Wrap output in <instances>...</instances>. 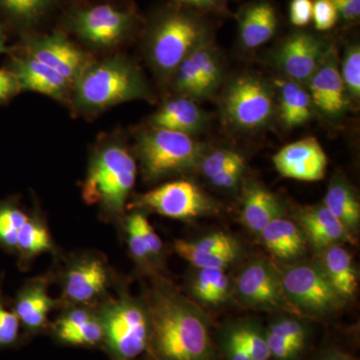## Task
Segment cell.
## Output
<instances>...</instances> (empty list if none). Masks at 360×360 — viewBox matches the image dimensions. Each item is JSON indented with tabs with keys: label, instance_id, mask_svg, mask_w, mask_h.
I'll return each instance as SVG.
<instances>
[{
	"label": "cell",
	"instance_id": "6da1fadb",
	"mask_svg": "<svg viewBox=\"0 0 360 360\" xmlns=\"http://www.w3.org/2000/svg\"><path fill=\"white\" fill-rule=\"evenodd\" d=\"M150 315L148 352L155 360H215L207 315L169 281L153 277L144 296Z\"/></svg>",
	"mask_w": 360,
	"mask_h": 360
},
{
	"label": "cell",
	"instance_id": "7a4b0ae2",
	"mask_svg": "<svg viewBox=\"0 0 360 360\" xmlns=\"http://www.w3.org/2000/svg\"><path fill=\"white\" fill-rule=\"evenodd\" d=\"M134 158L120 144L103 146L90 160L82 198L90 205H97L108 220L120 219L136 180Z\"/></svg>",
	"mask_w": 360,
	"mask_h": 360
},
{
	"label": "cell",
	"instance_id": "3957f363",
	"mask_svg": "<svg viewBox=\"0 0 360 360\" xmlns=\"http://www.w3.org/2000/svg\"><path fill=\"white\" fill-rule=\"evenodd\" d=\"M97 307L103 326L101 347L111 360H134L148 352L150 315L144 297L120 292Z\"/></svg>",
	"mask_w": 360,
	"mask_h": 360
},
{
	"label": "cell",
	"instance_id": "277c9868",
	"mask_svg": "<svg viewBox=\"0 0 360 360\" xmlns=\"http://www.w3.org/2000/svg\"><path fill=\"white\" fill-rule=\"evenodd\" d=\"M75 84L78 105L89 110H104L146 96L139 71L120 58L87 66Z\"/></svg>",
	"mask_w": 360,
	"mask_h": 360
},
{
	"label": "cell",
	"instance_id": "5b68a950",
	"mask_svg": "<svg viewBox=\"0 0 360 360\" xmlns=\"http://www.w3.org/2000/svg\"><path fill=\"white\" fill-rule=\"evenodd\" d=\"M137 151L148 180L188 172L202 160L201 146L189 134L167 129H153L142 134Z\"/></svg>",
	"mask_w": 360,
	"mask_h": 360
},
{
	"label": "cell",
	"instance_id": "8992f818",
	"mask_svg": "<svg viewBox=\"0 0 360 360\" xmlns=\"http://www.w3.org/2000/svg\"><path fill=\"white\" fill-rule=\"evenodd\" d=\"M63 307H97L110 296L115 276L106 257L85 252L70 258L61 274Z\"/></svg>",
	"mask_w": 360,
	"mask_h": 360
},
{
	"label": "cell",
	"instance_id": "52a82bcc",
	"mask_svg": "<svg viewBox=\"0 0 360 360\" xmlns=\"http://www.w3.org/2000/svg\"><path fill=\"white\" fill-rule=\"evenodd\" d=\"M281 278L284 295L293 311L326 315L340 309L345 302L319 264L295 265L286 269Z\"/></svg>",
	"mask_w": 360,
	"mask_h": 360
},
{
	"label": "cell",
	"instance_id": "ba28073f",
	"mask_svg": "<svg viewBox=\"0 0 360 360\" xmlns=\"http://www.w3.org/2000/svg\"><path fill=\"white\" fill-rule=\"evenodd\" d=\"M205 28L200 21L184 13H172L158 21L151 40V56L161 71L172 72L201 44Z\"/></svg>",
	"mask_w": 360,
	"mask_h": 360
},
{
	"label": "cell",
	"instance_id": "9c48e42d",
	"mask_svg": "<svg viewBox=\"0 0 360 360\" xmlns=\"http://www.w3.org/2000/svg\"><path fill=\"white\" fill-rule=\"evenodd\" d=\"M135 205L179 220L196 219L217 210L210 196L187 180H176L156 187L139 196Z\"/></svg>",
	"mask_w": 360,
	"mask_h": 360
},
{
	"label": "cell",
	"instance_id": "30bf717a",
	"mask_svg": "<svg viewBox=\"0 0 360 360\" xmlns=\"http://www.w3.org/2000/svg\"><path fill=\"white\" fill-rule=\"evenodd\" d=\"M272 97L266 86L252 77H243L231 85L225 98V111L243 129L262 127L272 113Z\"/></svg>",
	"mask_w": 360,
	"mask_h": 360
},
{
	"label": "cell",
	"instance_id": "8fae6325",
	"mask_svg": "<svg viewBox=\"0 0 360 360\" xmlns=\"http://www.w3.org/2000/svg\"><path fill=\"white\" fill-rule=\"evenodd\" d=\"M236 292L241 302L255 309H292L284 295L281 276L262 260L251 262L240 272Z\"/></svg>",
	"mask_w": 360,
	"mask_h": 360
},
{
	"label": "cell",
	"instance_id": "7c38bea8",
	"mask_svg": "<svg viewBox=\"0 0 360 360\" xmlns=\"http://www.w3.org/2000/svg\"><path fill=\"white\" fill-rule=\"evenodd\" d=\"M97 307L73 305L63 307V311L58 319L49 324L52 338L66 347H103V326Z\"/></svg>",
	"mask_w": 360,
	"mask_h": 360
},
{
	"label": "cell",
	"instance_id": "4fadbf2b",
	"mask_svg": "<svg viewBox=\"0 0 360 360\" xmlns=\"http://www.w3.org/2000/svg\"><path fill=\"white\" fill-rule=\"evenodd\" d=\"M131 15L108 4L78 11L73 20L75 30L89 44L110 46L125 37L131 25Z\"/></svg>",
	"mask_w": 360,
	"mask_h": 360
},
{
	"label": "cell",
	"instance_id": "5bb4252c",
	"mask_svg": "<svg viewBox=\"0 0 360 360\" xmlns=\"http://www.w3.org/2000/svg\"><path fill=\"white\" fill-rule=\"evenodd\" d=\"M274 167L283 177L317 181L323 179L328 156L314 137H307L281 148L274 156Z\"/></svg>",
	"mask_w": 360,
	"mask_h": 360
},
{
	"label": "cell",
	"instance_id": "9a60e30c",
	"mask_svg": "<svg viewBox=\"0 0 360 360\" xmlns=\"http://www.w3.org/2000/svg\"><path fill=\"white\" fill-rule=\"evenodd\" d=\"M51 281L49 276L35 277L25 283L16 297L14 311L30 335H37L49 328V314L63 307L60 300H54L49 295Z\"/></svg>",
	"mask_w": 360,
	"mask_h": 360
},
{
	"label": "cell",
	"instance_id": "2e32d148",
	"mask_svg": "<svg viewBox=\"0 0 360 360\" xmlns=\"http://www.w3.org/2000/svg\"><path fill=\"white\" fill-rule=\"evenodd\" d=\"M175 252L196 269H221L231 264L239 255V245L229 234L217 232L198 240L179 239Z\"/></svg>",
	"mask_w": 360,
	"mask_h": 360
},
{
	"label": "cell",
	"instance_id": "e0dca14e",
	"mask_svg": "<svg viewBox=\"0 0 360 360\" xmlns=\"http://www.w3.org/2000/svg\"><path fill=\"white\" fill-rule=\"evenodd\" d=\"M30 53V58L56 70L73 84L89 66L84 52L58 33L34 40Z\"/></svg>",
	"mask_w": 360,
	"mask_h": 360
},
{
	"label": "cell",
	"instance_id": "ac0fdd59",
	"mask_svg": "<svg viewBox=\"0 0 360 360\" xmlns=\"http://www.w3.org/2000/svg\"><path fill=\"white\" fill-rule=\"evenodd\" d=\"M326 53L323 44L317 37L309 33H296L281 46L278 63L288 77L305 82L314 75Z\"/></svg>",
	"mask_w": 360,
	"mask_h": 360
},
{
	"label": "cell",
	"instance_id": "d6986e66",
	"mask_svg": "<svg viewBox=\"0 0 360 360\" xmlns=\"http://www.w3.org/2000/svg\"><path fill=\"white\" fill-rule=\"evenodd\" d=\"M312 103L328 115H338L347 105L345 86L341 77L335 51H328L326 58L310 78Z\"/></svg>",
	"mask_w": 360,
	"mask_h": 360
},
{
	"label": "cell",
	"instance_id": "ffe728a7",
	"mask_svg": "<svg viewBox=\"0 0 360 360\" xmlns=\"http://www.w3.org/2000/svg\"><path fill=\"white\" fill-rule=\"evenodd\" d=\"M296 219L307 240L317 250L354 240V236L324 205L300 210Z\"/></svg>",
	"mask_w": 360,
	"mask_h": 360
},
{
	"label": "cell",
	"instance_id": "44dd1931",
	"mask_svg": "<svg viewBox=\"0 0 360 360\" xmlns=\"http://www.w3.org/2000/svg\"><path fill=\"white\" fill-rule=\"evenodd\" d=\"M14 75L18 78L20 89L39 92L56 99L63 98L71 84L56 70L30 56L16 63Z\"/></svg>",
	"mask_w": 360,
	"mask_h": 360
},
{
	"label": "cell",
	"instance_id": "7402d4cb",
	"mask_svg": "<svg viewBox=\"0 0 360 360\" xmlns=\"http://www.w3.org/2000/svg\"><path fill=\"white\" fill-rule=\"evenodd\" d=\"M259 233L267 250L281 259H295L307 250V238L300 227L281 217L269 222Z\"/></svg>",
	"mask_w": 360,
	"mask_h": 360
},
{
	"label": "cell",
	"instance_id": "603a6c76",
	"mask_svg": "<svg viewBox=\"0 0 360 360\" xmlns=\"http://www.w3.org/2000/svg\"><path fill=\"white\" fill-rule=\"evenodd\" d=\"M277 28L274 7L267 1H257L246 7L239 25V35L246 49H257L274 37Z\"/></svg>",
	"mask_w": 360,
	"mask_h": 360
},
{
	"label": "cell",
	"instance_id": "cb8c5ba5",
	"mask_svg": "<svg viewBox=\"0 0 360 360\" xmlns=\"http://www.w3.org/2000/svg\"><path fill=\"white\" fill-rule=\"evenodd\" d=\"M321 267L338 295L347 300L357 290L356 270L347 250L336 245L322 250Z\"/></svg>",
	"mask_w": 360,
	"mask_h": 360
},
{
	"label": "cell",
	"instance_id": "d4e9b609",
	"mask_svg": "<svg viewBox=\"0 0 360 360\" xmlns=\"http://www.w3.org/2000/svg\"><path fill=\"white\" fill-rule=\"evenodd\" d=\"M153 129L172 130L189 134L195 131L203 122L202 111L188 98L168 101L153 115Z\"/></svg>",
	"mask_w": 360,
	"mask_h": 360
},
{
	"label": "cell",
	"instance_id": "484cf974",
	"mask_svg": "<svg viewBox=\"0 0 360 360\" xmlns=\"http://www.w3.org/2000/svg\"><path fill=\"white\" fill-rule=\"evenodd\" d=\"M283 208L276 196L260 186L246 191L241 210V220L250 231L259 233L272 220L281 217Z\"/></svg>",
	"mask_w": 360,
	"mask_h": 360
},
{
	"label": "cell",
	"instance_id": "4316f807",
	"mask_svg": "<svg viewBox=\"0 0 360 360\" xmlns=\"http://www.w3.org/2000/svg\"><path fill=\"white\" fill-rule=\"evenodd\" d=\"M324 205L336 219L340 220L341 224L352 236L359 231V201L357 200L354 191L350 188L347 182L341 179H335L331 181L328 193L324 198Z\"/></svg>",
	"mask_w": 360,
	"mask_h": 360
},
{
	"label": "cell",
	"instance_id": "83f0119b",
	"mask_svg": "<svg viewBox=\"0 0 360 360\" xmlns=\"http://www.w3.org/2000/svg\"><path fill=\"white\" fill-rule=\"evenodd\" d=\"M281 120L288 127L302 125L311 117L312 101L300 85L293 82H279Z\"/></svg>",
	"mask_w": 360,
	"mask_h": 360
},
{
	"label": "cell",
	"instance_id": "f1b7e54d",
	"mask_svg": "<svg viewBox=\"0 0 360 360\" xmlns=\"http://www.w3.org/2000/svg\"><path fill=\"white\" fill-rule=\"evenodd\" d=\"M16 250L28 262L45 252H53V240L46 225L39 217H30L18 232Z\"/></svg>",
	"mask_w": 360,
	"mask_h": 360
},
{
	"label": "cell",
	"instance_id": "f546056e",
	"mask_svg": "<svg viewBox=\"0 0 360 360\" xmlns=\"http://www.w3.org/2000/svg\"><path fill=\"white\" fill-rule=\"evenodd\" d=\"M229 277L221 269H200L191 283V292L196 300L208 304H219L229 295Z\"/></svg>",
	"mask_w": 360,
	"mask_h": 360
},
{
	"label": "cell",
	"instance_id": "4dcf8cb0",
	"mask_svg": "<svg viewBox=\"0 0 360 360\" xmlns=\"http://www.w3.org/2000/svg\"><path fill=\"white\" fill-rule=\"evenodd\" d=\"M245 348L252 360H269L270 354L267 345L265 330L255 322H240L226 328Z\"/></svg>",
	"mask_w": 360,
	"mask_h": 360
},
{
	"label": "cell",
	"instance_id": "1f68e13d",
	"mask_svg": "<svg viewBox=\"0 0 360 360\" xmlns=\"http://www.w3.org/2000/svg\"><path fill=\"white\" fill-rule=\"evenodd\" d=\"M195 61L200 75L201 96L212 91L220 79V68L219 60L212 49L198 45L191 52Z\"/></svg>",
	"mask_w": 360,
	"mask_h": 360
},
{
	"label": "cell",
	"instance_id": "d6a6232c",
	"mask_svg": "<svg viewBox=\"0 0 360 360\" xmlns=\"http://www.w3.org/2000/svg\"><path fill=\"white\" fill-rule=\"evenodd\" d=\"M267 330L283 338L300 355H302L309 340V326L295 317L276 319L270 323Z\"/></svg>",
	"mask_w": 360,
	"mask_h": 360
},
{
	"label": "cell",
	"instance_id": "836d02e7",
	"mask_svg": "<svg viewBox=\"0 0 360 360\" xmlns=\"http://www.w3.org/2000/svg\"><path fill=\"white\" fill-rule=\"evenodd\" d=\"M30 217L13 205L0 206V245L16 250L18 232Z\"/></svg>",
	"mask_w": 360,
	"mask_h": 360
},
{
	"label": "cell",
	"instance_id": "e575fe53",
	"mask_svg": "<svg viewBox=\"0 0 360 360\" xmlns=\"http://www.w3.org/2000/svg\"><path fill=\"white\" fill-rule=\"evenodd\" d=\"M124 231L130 255L139 266L150 269L153 264L132 213L125 219Z\"/></svg>",
	"mask_w": 360,
	"mask_h": 360
},
{
	"label": "cell",
	"instance_id": "d590c367",
	"mask_svg": "<svg viewBox=\"0 0 360 360\" xmlns=\"http://www.w3.org/2000/svg\"><path fill=\"white\" fill-rule=\"evenodd\" d=\"M53 0H0V6L21 20H33L51 6Z\"/></svg>",
	"mask_w": 360,
	"mask_h": 360
},
{
	"label": "cell",
	"instance_id": "8d00e7d4",
	"mask_svg": "<svg viewBox=\"0 0 360 360\" xmlns=\"http://www.w3.org/2000/svg\"><path fill=\"white\" fill-rule=\"evenodd\" d=\"M241 161H245V158L236 151L220 149V150L214 151L212 155L202 158L200 167L202 174L210 179L224 172L226 168L236 165V163L241 162Z\"/></svg>",
	"mask_w": 360,
	"mask_h": 360
},
{
	"label": "cell",
	"instance_id": "74e56055",
	"mask_svg": "<svg viewBox=\"0 0 360 360\" xmlns=\"http://www.w3.org/2000/svg\"><path fill=\"white\" fill-rule=\"evenodd\" d=\"M342 77L345 89L354 97H359L360 94V49L359 45L348 49L343 60Z\"/></svg>",
	"mask_w": 360,
	"mask_h": 360
},
{
	"label": "cell",
	"instance_id": "f35d334b",
	"mask_svg": "<svg viewBox=\"0 0 360 360\" xmlns=\"http://www.w3.org/2000/svg\"><path fill=\"white\" fill-rule=\"evenodd\" d=\"M20 326L15 311L7 309L0 300V347H11L18 341Z\"/></svg>",
	"mask_w": 360,
	"mask_h": 360
},
{
	"label": "cell",
	"instance_id": "ab89813d",
	"mask_svg": "<svg viewBox=\"0 0 360 360\" xmlns=\"http://www.w3.org/2000/svg\"><path fill=\"white\" fill-rule=\"evenodd\" d=\"M132 214H134L137 227H139V232H141L146 248H148L151 262H153V264H155L156 260L160 259L161 252H162L163 248L161 239L158 234L156 233L153 225L150 224L148 219L141 212H132Z\"/></svg>",
	"mask_w": 360,
	"mask_h": 360
},
{
	"label": "cell",
	"instance_id": "60d3db41",
	"mask_svg": "<svg viewBox=\"0 0 360 360\" xmlns=\"http://www.w3.org/2000/svg\"><path fill=\"white\" fill-rule=\"evenodd\" d=\"M338 9L330 0H315L312 9V21L315 28L321 32L331 30L338 22Z\"/></svg>",
	"mask_w": 360,
	"mask_h": 360
},
{
	"label": "cell",
	"instance_id": "b9f144b4",
	"mask_svg": "<svg viewBox=\"0 0 360 360\" xmlns=\"http://www.w3.org/2000/svg\"><path fill=\"white\" fill-rule=\"evenodd\" d=\"M312 0H291L290 6V22L297 27L309 25L312 20Z\"/></svg>",
	"mask_w": 360,
	"mask_h": 360
},
{
	"label": "cell",
	"instance_id": "7bdbcfd3",
	"mask_svg": "<svg viewBox=\"0 0 360 360\" xmlns=\"http://www.w3.org/2000/svg\"><path fill=\"white\" fill-rule=\"evenodd\" d=\"M221 350L226 360H252L245 348L226 329L221 338Z\"/></svg>",
	"mask_w": 360,
	"mask_h": 360
},
{
	"label": "cell",
	"instance_id": "ee69618b",
	"mask_svg": "<svg viewBox=\"0 0 360 360\" xmlns=\"http://www.w3.org/2000/svg\"><path fill=\"white\" fill-rule=\"evenodd\" d=\"M245 169V160L231 165L224 172L212 177L210 180L213 186L221 187V188H231L238 184Z\"/></svg>",
	"mask_w": 360,
	"mask_h": 360
},
{
	"label": "cell",
	"instance_id": "f6af8a7d",
	"mask_svg": "<svg viewBox=\"0 0 360 360\" xmlns=\"http://www.w3.org/2000/svg\"><path fill=\"white\" fill-rule=\"evenodd\" d=\"M20 89L14 73L0 70V101H6Z\"/></svg>",
	"mask_w": 360,
	"mask_h": 360
},
{
	"label": "cell",
	"instance_id": "bcb514c9",
	"mask_svg": "<svg viewBox=\"0 0 360 360\" xmlns=\"http://www.w3.org/2000/svg\"><path fill=\"white\" fill-rule=\"evenodd\" d=\"M338 13L347 20H355L360 15V0H330Z\"/></svg>",
	"mask_w": 360,
	"mask_h": 360
},
{
	"label": "cell",
	"instance_id": "7dc6e473",
	"mask_svg": "<svg viewBox=\"0 0 360 360\" xmlns=\"http://www.w3.org/2000/svg\"><path fill=\"white\" fill-rule=\"evenodd\" d=\"M316 360H355L352 355L347 354V352H341L340 349L335 348H329L326 352H322Z\"/></svg>",
	"mask_w": 360,
	"mask_h": 360
},
{
	"label": "cell",
	"instance_id": "c3c4849f",
	"mask_svg": "<svg viewBox=\"0 0 360 360\" xmlns=\"http://www.w3.org/2000/svg\"><path fill=\"white\" fill-rule=\"evenodd\" d=\"M174 1L187 4V6L198 7V8L205 9L212 8V7L219 6L222 0H174Z\"/></svg>",
	"mask_w": 360,
	"mask_h": 360
},
{
	"label": "cell",
	"instance_id": "681fc988",
	"mask_svg": "<svg viewBox=\"0 0 360 360\" xmlns=\"http://www.w3.org/2000/svg\"><path fill=\"white\" fill-rule=\"evenodd\" d=\"M4 49H6V46H4V33H2L1 28H0V53L4 51Z\"/></svg>",
	"mask_w": 360,
	"mask_h": 360
}]
</instances>
